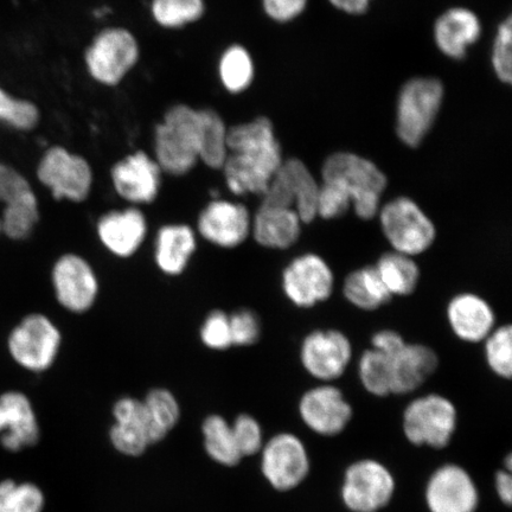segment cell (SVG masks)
Returning <instances> with one entry per match:
<instances>
[{
	"instance_id": "obj_41",
	"label": "cell",
	"mask_w": 512,
	"mask_h": 512,
	"mask_svg": "<svg viewBox=\"0 0 512 512\" xmlns=\"http://www.w3.org/2000/svg\"><path fill=\"white\" fill-rule=\"evenodd\" d=\"M236 446L242 458L259 454L265 445L264 432L260 422L249 414L236 416L232 424Z\"/></svg>"
},
{
	"instance_id": "obj_10",
	"label": "cell",
	"mask_w": 512,
	"mask_h": 512,
	"mask_svg": "<svg viewBox=\"0 0 512 512\" xmlns=\"http://www.w3.org/2000/svg\"><path fill=\"white\" fill-rule=\"evenodd\" d=\"M319 185L302 160L286 159L268 184L262 204L292 208L303 223H311L317 219Z\"/></svg>"
},
{
	"instance_id": "obj_8",
	"label": "cell",
	"mask_w": 512,
	"mask_h": 512,
	"mask_svg": "<svg viewBox=\"0 0 512 512\" xmlns=\"http://www.w3.org/2000/svg\"><path fill=\"white\" fill-rule=\"evenodd\" d=\"M259 454L262 476L275 491L296 490L310 475V454L297 434L281 432L273 435L265 441Z\"/></svg>"
},
{
	"instance_id": "obj_29",
	"label": "cell",
	"mask_w": 512,
	"mask_h": 512,
	"mask_svg": "<svg viewBox=\"0 0 512 512\" xmlns=\"http://www.w3.org/2000/svg\"><path fill=\"white\" fill-rule=\"evenodd\" d=\"M198 158L211 169H222L228 156V128L220 114L198 110Z\"/></svg>"
},
{
	"instance_id": "obj_5",
	"label": "cell",
	"mask_w": 512,
	"mask_h": 512,
	"mask_svg": "<svg viewBox=\"0 0 512 512\" xmlns=\"http://www.w3.org/2000/svg\"><path fill=\"white\" fill-rule=\"evenodd\" d=\"M377 216L384 238L394 252L414 258L427 252L437 239L430 216L412 198H394L380 208Z\"/></svg>"
},
{
	"instance_id": "obj_38",
	"label": "cell",
	"mask_w": 512,
	"mask_h": 512,
	"mask_svg": "<svg viewBox=\"0 0 512 512\" xmlns=\"http://www.w3.org/2000/svg\"><path fill=\"white\" fill-rule=\"evenodd\" d=\"M485 360L492 373L510 380L512 375V330L510 325L494 329L485 338Z\"/></svg>"
},
{
	"instance_id": "obj_46",
	"label": "cell",
	"mask_w": 512,
	"mask_h": 512,
	"mask_svg": "<svg viewBox=\"0 0 512 512\" xmlns=\"http://www.w3.org/2000/svg\"><path fill=\"white\" fill-rule=\"evenodd\" d=\"M262 5L273 21L286 23L303 14L307 0H262Z\"/></svg>"
},
{
	"instance_id": "obj_45",
	"label": "cell",
	"mask_w": 512,
	"mask_h": 512,
	"mask_svg": "<svg viewBox=\"0 0 512 512\" xmlns=\"http://www.w3.org/2000/svg\"><path fill=\"white\" fill-rule=\"evenodd\" d=\"M30 190H32L31 185L21 172L0 163V206H3V210L16 198ZM0 234H2V221H0Z\"/></svg>"
},
{
	"instance_id": "obj_25",
	"label": "cell",
	"mask_w": 512,
	"mask_h": 512,
	"mask_svg": "<svg viewBox=\"0 0 512 512\" xmlns=\"http://www.w3.org/2000/svg\"><path fill=\"white\" fill-rule=\"evenodd\" d=\"M482 34V24L475 12L453 8L444 12L434 25V41L447 57L463 59Z\"/></svg>"
},
{
	"instance_id": "obj_49",
	"label": "cell",
	"mask_w": 512,
	"mask_h": 512,
	"mask_svg": "<svg viewBox=\"0 0 512 512\" xmlns=\"http://www.w3.org/2000/svg\"><path fill=\"white\" fill-rule=\"evenodd\" d=\"M336 9L349 15H362L369 9L373 0H329Z\"/></svg>"
},
{
	"instance_id": "obj_37",
	"label": "cell",
	"mask_w": 512,
	"mask_h": 512,
	"mask_svg": "<svg viewBox=\"0 0 512 512\" xmlns=\"http://www.w3.org/2000/svg\"><path fill=\"white\" fill-rule=\"evenodd\" d=\"M152 15L164 28H181L196 22L204 12L203 0H153Z\"/></svg>"
},
{
	"instance_id": "obj_23",
	"label": "cell",
	"mask_w": 512,
	"mask_h": 512,
	"mask_svg": "<svg viewBox=\"0 0 512 512\" xmlns=\"http://www.w3.org/2000/svg\"><path fill=\"white\" fill-rule=\"evenodd\" d=\"M102 245L119 258H128L138 251L145 240L147 223L137 208L110 211L96 226Z\"/></svg>"
},
{
	"instance_id": "obj_16",
	"label": "cell",
	"mask_w": 512,
	"mask_h": 512,
	"mask_svg": "<svg viewBox=\"0 0 512 512\" xmlns=\"http://www.w3.org/2000/svg\"><path fill=\"white\" fill-rule=\"evenodd\" d=\"M351 358L350 339L338 330L312 331L300 347V362L306 373L322 383L341 379Z\"/></svg>"
},
{
	"instance_id": "obj_9",
	"label": "cell",
	"mask_w": 512,
	"mask_h": 512,
	"mask_svg": "<svg viewBox=\"0 0 512 512\" xmlns=\"http://www.w3.org/2000/svg\"><path fill=\"white\" fill-rule=\"evenodd\" d=\"M61 343L57 326L47 316L32 313L11 331L8 347L18 366L32 373H42L55 363Z\"/></svg>"
},
{
	"instance_id": "obj_33",
	"label": "cell",
	"mask_w": 512,
	"mask_h": 512,
	"mask_svg": "<svg viewBox=\"0 0 512 512\" xmlns=\"http://www.w3.org/2000/svg\"><path fill=\"white\" fill-rule=\"evenodd\" d=\"M40 210L34 190L25 192L22 196L9 204L3 210L0 221H2V233L12 240H24L34 230Z\"/></svg>"
},
{
	"instance_id": "obj_15",
	"label": "cell",
	"mask_w": 512,
	"mask_h": 512,
	"mask_svg": "<svg viewBox=\"0 0 512 512\" xmlns=\"http://www.w3.org/2000/svg\"><path fill=\"white\" fill-rule=\"evenodd\" d=\"M425 503L430 512H477V483L465 467L454 463L441 465L427 480Z\"/></svg>"
},
{
	"instance_id": "obj_7",
	"label": "cell",
	"mask_w": 512,
	"mask_h": 512,
	"mask_svg": "<svg viewBox=\"0 0 512 512\" xmlns=\"http://www.w3.org/2000/svg\"><path fill=\"white\" fill-rule=\"evenodd\" d=\"M396 492L393 472L380 460L358 459L344 471L341 498L350 512H380Z\"/></svg>"
},
{
	"instance_id": "obj_35",
	"label": "cell",
	"mask_w": 512,
	"mask_h": 512,
	"mask_svg": "<svg viewBox=\"0 0 512 512\" xmlns=\"http://www.w3.org/2000/svg\"><path fill=\"white\" fill-rule=\"evenodd\" d=\"M46 496L40 486L4 479L0 482V512H42Z\"/></svg>"
},
{
	"instance_id": "obj_40",
	"label": "cell",
	"mask_w": 512,
	"mask_h": 512,
	"mask_svg": "<svg viewBox=\"0 0 512 512\" xmlns=\"http://www.w3.org/2000/svg\"><path fill=\"white\" fill-rule=\"evenodd\" d=\"M351 208V197L342 184L335 181H323L319 185L317 217L335 220Z\"/></svg>"
},
{
	"instance_id": "obj_1",
	"label": "cell",
	"mask_w": 512,
	"mask_h": 512,
	"mask_svg": "<svg viewBox=\"0 0 512 512\" xmlns=\"http://www.w3.org/2000/svg\"><path fill=\"white\" fill-rule=\"evenodd\" d=\"M228 156L222 169L227 187L236 196H264L268 184L283 164V152L270 119L229 128Z\"/></svg>"
},
{
	"instance_id": "obj_6",
	"label": "cell",
	"mask_w": 512,
	"mask_h": 512,
	"mask_svg": "<svg viewBox=\"0 0 512 512\" xmlns=\"http://www.w3.org/2000/svg\"><path fill=\"white\" fill-rule=\"evenodd\" d=\"M444 99V86L437 79L416 78L402 87L396 133L408 147H419L437 119Z\"/></svg>"
},
{
	"instance_id": "obj_28",
	"label": "cell",
	"mask_w": 512,
	"mask_h": 512,
	"mask_svg": "<svg viewBox=\"0 0 512 512\" xmlns=\"http://www.w3.org/2000/svg\"><path fill=\"white\" fill-rule=\"evenodd\" d=\"M343 293L351 305L363 311L380 309L392 299V294L384 286L375 266H366L351 272L345 278Z\"/></svg>"
},
{
	"instance_id": "obj_34",
	"label": "cell",
	"mask_w": 512,
	"mask_h": 512,
	"mask_svg": "<svg viewBox=\"0 0 512 512\" xmlns=\"http://www.w3.org/2000/svg\"><path fill=\"white\" fill-rule=\"evenodd\" d=\"M358 376L370 395L376 398L392 395V362L386 354L373 348L364 351L358 362Z\"/></svg>"
},
{
	"instance_id": "obj_12",
	"label": "cell",
	"mask_w": 512,
	"mask_h": 512,
	"mask_svg": "<svg viewBox=\"0 0 512 512\" xmlns=\"http://www.w3.org/2000/svg\"><path fill=\"white\" fill-rule=\"evenodd\" d=\"M139 59V47L130 31L106 29L86 53L89 74L102 85L115 86L124 79Z\"/></svg>"
},
{
	"instance_id": "obj_14",
	"label": "cell",
	"mask_w": 512,
	"mask_h": 512,
	"mask_svg": "<svg viewBox=\"0 0 512 512\" xmlns=\"http://www.w3.org/2000/svg\"><path fill=\"white\" fill-rule=\"evenodd\" d=\"M298 413L311 432L325 438L342 434L354 418V408L332 383L307 390L299 400Z\"/></svg>"
},
{
	"instance_id": "obj_47",
	"label": "cell",
	"mask_w": 512,
	"mask_h": 512,
	"mask_svg": "<svg viewBox=\"0 0 512 512\" xmlns=\"http://www.w3.org/2000/svg\"><path fill=\"white\" fill-rule=\"evenodd\" d=\"M371 345H373V349L382 352V354L394 356L405 347L406 341L399 332L382 330L376 332L373 338H371Z\"/></svg>"
},
{
	"instance_id": "obj_39",
	"label": "cell",
	"mask_w": 512,
	"mask_h": 512,
	"mask_svg": "<svg viewBox=\"0 0 512 512\" xmlns=\"http://www.w3.org/2000/svg\"><path fill=\"white\" fill-rule=\"evenodd\" d=\"M40 120V111L27 100L16 99L0 88V121L16 130H32Z\"/></svg>"
},
{
	"instance_id": "obj_31",
	"label": "cell",
	"mask_w": 512,
	"mask_h": 512,
	"mask_svg": "<svg viewBox=\"0 0 512 512\" xmlns=\"http://www.w3.org/2000/svg\"><path fill=\"white\" fill-rule=\"evenodd\" d=\"M204 450L208 457L222 466L239 465L241 454L236 446L232 424L219 414L207 416L202 424Z\"/></svg>"
},
{
	"instance_id": "obj_20",
	"label": "cell",
	"mask_w": 512,
	"mask_h": 512,
	"mask_svg": "<svg viewBox=\"0 0 512 512\" xmlns=\"http://www.w3.org/2000/svg\"><path fill=\"white\" fill-rule=\"evenodd\" d=\"M114 424L110 430L112 446L127 457H140L155 445L143 400L124 396L114 403Z\"/></svg>"
},
{
	"instance_id": "obj_21",
	"label": "cell",
	"mask_w": 512,
	"mask_h": 512,
	"mask_svg": "<svg viewBox=\"0 0 512 512\" xmlns=\"http://www.w3.org/2000/svg\"><path fill=\"white\" fill-rule=\"evenodd\" d=\"M115 191L124 200L147 204L156 200L162 185V169L145 152L121 159L111 171Z\"/></svg>"
},
{
	"instance_id": "obj_48",
	"label": "cell",
	"mask_w": 512,
	"mask_h": 512,
	"mask_svg": "<svg viewBox=\"0 0 512 512\" xmlns=\"http://www.w3.org/2000/svg\"><path fill=\"white\" fill-rule=\"evenodd\" d=\"M495 489L499 501L507 507H510L512 502V475L511 471L499 470L495 476Z\"/></svg>"
},
{
	"instance_id": "obj_43",
	"label": "cell",
	"mask_w": 512,
	"mask_h": 512,
	"mask_svg": "<svg viewBox=\"0 0 512 512\" xmlns=\"http://www.w3.org/2000/svg\"><path fill=\"white\" fill-rule=\"evenodd\" d=\"M201 339L211 350H227L233 347L230 335L229 316L226 312H210L201 328Z\"/></svg>"
},
{
	"instance_id": "obj_13",
	"label": "cell",
	"mask_w": 512,
	"mask_h": 512,
	"mask_svg": "<svg viewBox=\"0 0 512 512\" xmlns=\"http://www.w3.org/2000/svg\"><path fill=\"white\" fill-rule=\"evenodd\" d=\"M281 286L294 306L310 309L331 297L335 275L322 256L306 253L297 256L286 266Z\"/></svg>"
},
{
	"instance_id": "obj_24",
	"label": "cell",
	"mask_w": 512,
	"mask_h": 512,
	"mask_svg": "<svg viewBox=\"0 0 512 512\" xmlns=\"http://www.w3.org/2000/svg\"><path fill=\"white\" fill-rule=\"evenodd\" d=\"M392 362V395L416 392L437 371V352L424 344L406 343L398 354L389 356Z\"/></svg>"
},
{
	"instance_id": "obj_26",
	"label": "cell",
	"mask_w": 512,
	"mask_h": 512,
	"mask_svg": "<svg viewBox=\"0 0 512 512\" xmlns=\"http://www.w3.org/2000/svg\"><path fill=\"white\" fill-rule=\"evenodd\" d=\"M302 224L296 210L261 203L252 220V233L260 246L284 251L299 240Z\"/></svg>"
},
{
	"instance_id": "obj_27",
	"label": "cell",
	"mask_w": 512,
	"mask_h": 512,
	"mask_svg": "<svg viewBox=\"0 0 512 512\" xmlns=\"http://www.w3.org/2000/svg\"><path fill=\"white\" fill-rule=\"evenodd\" d=\"M196 249L194 230L185 224H168L159 229L155 259L160 271L168 275L182 274Z\"/></svg>"
},
{
	"instance_id": "obj_3",
	"label": "cell",
	"mask_w": 512,
	"mask_h": 512,
	"mask_svg": "<svg viewBox=\"0 0 512 512\" xmlns=\"http://www.w3.org/2000/svg\"><path fill=\"white\" fill-rule=\"evenodd\" d=\"M458 428V409L444 395L419 396L408 403L402 414V432L409 444L444 450Z\"/></svg>"
},
{
	"instance_id": "obj_22",
	"label": "cell",
	"mask_w": 512,
	"mask_h": 512,
	"mask_svg": "<svg viewBox=\"0 0 512 512\" xmlns=\"http://www.w3.org/2000/svg\"><path fill=\"white\" fill-rule=\"evenodd\" d=\"M447 322L453 334L466 343L484 342L495 329L494 309L475 293H460L447 305Z\"/></svg>"
},
{
	"instance_id": "obj_2",
	"label": "cell",
	"mask_w": 512,
	"mask_h": 512,
	"mask_svg": "<svg viewBox=\"0 0 512 512\" xmlns=\"http://www.w3.org/2000/svg\"><path fill=\"white\" fill-rule=\"evenodd\" d=\"M322 179L343 185L361 220H373L379 214L388 179L371 160L351 152L334 153L323 164Z\"/></svg>"
},
{
	"instance_id": "obj_30",
	"label": "cell",
	"mask_w": 512,
	"mask_h": 512,
	"mask_svg": "<svg viewBox=\"0 0 512 512\" xmlns=\"http://www.w3.org/2000/svg\"><path fill=\"white\" fill-rule=\"evenodd\" d=\"M375 267L392 297L409 296L418 287L420 270L412 256L388 252L381 255Z\"/></svg>"
},
{
	"instance_id": "obj_17",
	"label": "cell",
	"mask_w": 512,
	"mask_h": 512,
	"mask_svg": "<svg viewBox=\"0 0 512 512\" xmlns=\"http://www.w3.org/2000/svg\"><path fill=\"white\" fill-rule=\"evenodd\" d=\"M55 296L64 309L86 312L94 305L99 293L98 278L86 259L78 254H64L51 272Z\"/></svg>"
},
{
	"instance_id": "obj_18",
	"label": "cell",
	"mask_w": 512,
	"mask_h": 512,
	"mask_svg": "<svg viewBox=\"0 0 512 512\" xmlns=\"http://www.w3.org/2000/svg\"><path fill=\"white\" fill-rule=\"evenodd\" d=\"M198 232L213 245L235 248L252 232V217L241 203L215 200L202 210L197 222Z\"/></svg>"
},
{
	"instance_id": "obj_44",
	"label": "cell",
	"mask_w": 512,
	"mask_h": 512,
	"mask_svg": "<svg viewBox=\"0 0 512 512\" xmlns=\"http://www.w3.org/2000/svg\"><path fill=\"white\" fill-rule=\"evenodd\" d=\"M232 344L236 347H249L259 341L261 324L256 313L243 309L229 316Z\"/></svg>"
},
{
	"instance_id": "obj_42",
	"label": "cell",
	"mask_w": 512,
	"mask_h": 512,
	"mask_svg": "<svg viewBox=\"0 0 512 512\" xmlns=\"http://www.w3.org/2000/svg\"><path fill=\"white\" fill-rule=\"evenodd\" d=\"M512 18L509 16L499 24L494 47H492V67L503 83L510 85L512 80Z\"/></svg>"
},
{
	"instance_id": "obj_4",
	"label": "cell",
	"mask_w": 512,
	"mask_h": 512,
	"mask_svg": "<svg viewBox=\"0 0 512 512\" xmlns=\"http://www.w3.org/2000/svg\"><path fill=\"white\" fill-rule=\"evenodd\" d=\"M155 151L162 171L174 176L188 174L200 159L197 111L187 105L171 107L156 127Z\"/></svg>"
},
{
	"instance_id": "obj_11",
	"label": "cell",
	"mask_w": 512,
	"mask_h": 512,
	"mask_svg": "<svg viewBox=\"0 0 512 512\" xmlns=\"http://www.w3.org/2000/svg\"><path fill=\"white\" fill-rule=\"evenodd\" d=\"M37 177L56 200L85 201L93 185V171L87 160L61 146L44 153Z\"/></svg>"
},
{
	"instance_id": "obj_32",
	"label": "cell",
	"mask_w": 512,
	"mask_h": 512,
	"mask_svg": "<svg viewBox=\"0 0 512 512\" xmlns=\"http://www.w3.org/2000/svg\"><path fill=\"white\" fill-rule=\"evenodd\" d=\"M153 439L158 444L166 438L181 419V406L174 394L165 388L151 389L143 400Z\"/></svg>"
},
{
	"instance_id": "obj_19",
	"label": "cell",
	"mask_w": 512,
	"mask_h": 512,
	"mask_svg": "<svg viewBox=\"0 0 512 512\" xmlns=\"http://www.w3.org/2000/svg\"><path fill=\"white\" fill-rule=\"evenodd\" d=\"M41 428L31 400L18 390L0 395V444L6 451L17 453L35 446Z\"/></svg>"
},
{
	"instance_id": "obj_36",
	"label": "cell",
	"mask_w": 512,
	"mask_h": 512,
	"mask_svg": "<svg viewBox=\"0 0 512 512\" xmlns=\"http://www.w3.org/2000/svg\"><path fill=\"white\" fill-rule=\"evenodd\" d=\"M220 76L223 86L230 93L246 91L254 79V64L248 51L241 46H233L224 51L220 61Z\"/></svg>"
}]
</instances>
